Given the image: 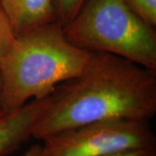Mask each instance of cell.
<instances>
[{
  "label": "cell",
  "instance_id": "cell-1",
  "mask_svg": "<svg viewBox=\"0 0 156 156\" xmlns=\"http://www.w3.org/2000/svg\"><path fill=\"white\" fill-rule=\"evenodd\" d=\"M155 113L156 70L120 56L94 52L83 72L50 95V105L32 137L42 140L101 121H148Z\"/></svg>",
  "mask_w": 156,
  "mask_h": 156
},
{
  "label": "cell",
  "instance_id": "cell-2",
  "mask_svg": "<svg viewBox=\"0 0 156 156\" xmlns=\"http://www.w3.org/2000/svg\"><path fill=\"white\" fill-rule=\"evenodd\" d=\"M93 54L70 43L58 21L16 35L0 61L4 111L48 97L83 72Z\"/></svg>",
  "mask_w": 156,
  "mask_h": 156
},
{
  "label": "cell",
  "instance_id": "cell-3",
  "mask_svg": "<svg viewBox=\"0 0 156 156\" xmlns=\"http://www.w3.org/2000/svg\"><path fill=\"white\" fill-rule=\"evenodd\" d=\"M73 44L156 70V32L124 0H86L63 26Z\"/></svg>",
  "mask_w": 156,
  "mask_h": 156
},
{
  "label": "cell",
  "instance_id": "cell-4",
  "mask_svg": "<svg viewBox=\"0 0 156 156\" xmlns=\"http://www.w3.org/2000/svg\"><path fill=\"white\" fill-rule=\"evenodd\" d=\"M47 156H108L155 148L148 121L117 119L89 123L42 140Z\"/></svg>",
  "mask_w": 156,
  "mask_h": 156
},
{
  "label": "cell",
  "instance_id": "cell-5",
  "mask_svg": "<svg viewBox=\"0 0 156 156\" xmlns=\"http://www.w3.org/2000/svg\"><path fill=\"white\" fill-rule=\"evenodd\" d=\"M50 102V96L31 101L17 110L0 115V156L10 155L32 137Z\"/></svg>",
  "mask_w": 156,
  "mask_h": 156
},
{
  "label": "cell",
  "instance_id": "cell-6",
  "mask_svg": "<svg viewBox=\"0 0 156 156\" xmlns=\"http://www.w3.org/2000/svg\"><path fill=\"white\" fill-rule=\"evenodd\" d=\"M15 34L57 21L54 0H0Z\"/></svg>",
  "mask_w": 156,
  "mask_h": 156
},
{
  "label": "cell",
  "instance_id": "cell-7",
  "mask_svg": "<svg viewBox=\"0 0 156 156\" xmlns=\"http://www.w3.org/2000/svg\"><path fill=\"white\" fill-rule=\"evenodd\" d=\"M86 0H54L56 20L62 26L70 22Z\"/></svg>",
  "mask_w": 156,
  "mask_h": 156
},
{
  "label": "cell",
  "instance_id": "cell-8",
  "mask_svg": "<svg viewBox=\"0 0 156 156\" xmlns=\"http://www.w3.org/2000/svg\"><path fill=\"white\" fill-rule=\"evenodd\" d=\"M135 12L150 26H156V0H124Z\"/></svg>",
  "mask_w": 156,
  "mask_h": 156
},
{
  "label": "cell",
  "instance_id": "cell-9",
  "mask_svg": "<svg viewBox=\"0 0 156 156\" xmlns=\"http://www.w3.org/2000/svg\"><path fill=\"white\" fill-rule=\"evenodd\" d=\"M16 37L11 20L0 5V61L6 54Z\"/></svg>",
  "mask_w": 156,
  "mask_h": 156
},
{
  "label": "cell",
  "instance_id": "cell-10",
  "mask_svg": "<svg viewBox=\"0 0 156 156\" xmlns=\"http://www.w3.org/2000/svg\"><path fill=\"white\" fill-rule=\"evenodd\" d=\"M45 155H46V154H45ZM108 156H156V150L155 148L137 149V150L122 152V153H118V154H111V155Z\"/></svg>",
  "mask_w": 156,
  "mask_h": 156
},
{
  "label": "cell",
  "instance_id": "cell-11",
  "mask_svg": "<svg viewBox=\"0 0 156 156\" xmlns=\"http://www.w3.org/2000/svg\"><path fill=\"white\" fill-rule=\"evenodd\" d=\"M22 156H46L42 145L31 146Z\"/></svg>",
  "mask_w": 156,
  "mask_h": 156
},
{
  "label": "cell",
  "instance_id": "cell-12",
  "mask_svg": "<svg viewBox=\"0 0 156 156\" xmlns=\"http://www.w3.org/2000/svg\"><path fill=\"white\" fill-rule=\"evenodd\" d=\"M5 113V112L4 111L3 100H2V78H1V74H0V115H2Z\"/></svg>",
  "mask_w": 156,
  "mask_h": 156
}]
</instances>
